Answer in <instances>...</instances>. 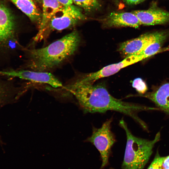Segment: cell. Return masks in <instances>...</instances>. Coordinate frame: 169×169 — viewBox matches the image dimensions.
I'll list each match as a JSON object with an SVG mask.
<instances>
[{
  "instance_id": "3",
  "label": "cell",
  "mask_w": 169,
  "mask_h": 169,
  "mask_svg": "<svg viewBox=\"0 0 169 169\" xmlns=\"http://www.w3.org/2000/svg\"><path fill=\"white\" fill-rule=\"evenodd\" d=\"M119 125L124 130L126 143L121 169H143L151 156L155 144L159 141L160 132L152 140L138 137L133 135L122 119Z\"/></svg>"
},
{
  "instance_id": "14",
  "label": "cell",
  "mask_w": 169,
  "mask_h": 169,
  "mask_svg": "<svg viewBox=\"0 0 169 169\" xmlns=\"http://www.w3.org/2000/svg\"><path fill=\"white\" fill-rule=\"evenodd\" d=\"M11 1L32 22L38 24L39 27L41 21L42 13L36 6L34 0Z\"/></svg>"
},
{
  "instance_id": "22",
  "label": "cell",
  "mask_w": 169,
  "mask_h": 169,
  "mask_svg": "<svg viewBox=\"0 0 169 169\" xmlns=\"http://www.w3.org/2000/svg\"><path fill=\"white\" fill-rule=\"evenodd\" d=\"M36 3H37L39 4H41L42 3V0H34Z\"/></svg>"
},
{
  "instance_id": "12",
  "label": "cell",
  "mask_w": 169,
  "mask_h": 169,
  "mask_svg": "<svg viewBox=\"0 0 169 169\" xmlns=\"http://www.w3.org/2000/svg\"><path fill=\"white\" fill-rule=\"evenodd\" d=\"M135 96L144 97L151 100L159 110L169 115V82L162 84L152 92Z\"/></svg>"
},
{
  "instance_id": "18",
  "label": "cell",
  "mask_w": 169,
  "mask_h": 169,
  "mask_svg": "<svg viewBox=\"0 0 169 169\" xmlns=\"http://www.w3.org/2000/svg\"><path fill=\"white\" fill-rule=\"evenodd\" d=\"M165 157L161 156L157 152L147 169H163L162 164Z\"/></svg>"
},
{
  "instance_id": "24",
  "label": "cell",
  "mask_w": 169,
  "mask_h": 169,
  "mask_svg": "<svg viewBox=\"0 0 169 169\" xmlns=\"http://www.w3.org/2000/svg\"></svg>"
},
{
  "instance_id": "16",
  "label": "cell",
  "mask_w": 169,
  "mask_h": 169,
  "mask_svg": "<svg viewBox=\"0 0 169 169\" xmlns=\"http://www.w3.org/2000/svg\"><path fill=\"white\" fill-rule=\"evenodd\" d=\"M76 5L87 12H91L98 9L100 5L98 0H72Z\"/></svg>"
},
{
  "instance_id": "1",
  "label": "cell",
  "mask_w": 169,
  "mask_h": 169,
  "mask_svg": "<svg viewBox=\"0 0 169 169\" xmlns=\"http://www.w3.org/2000/svg\"><path fill=\"white\" fill-rule=\"evenodd\" d=\"M69 90L76 97L85 113H104L115 111L127 115L148 131L146 124L138 116L145 110H156L157 108L124 101L112 96L103 84L93 85L77 79L69 86Z\"/></svg>"
},
{
  "instance_id": "19",
  "label": "cell",
  "mask_w": 169,
  "mask_h": 169,
  "mask_svg": "<svg viewBox=\"0 0 169 169\" xmlns=\"http://www.w3.org/2000/svg\"><path fill=\"white\" fill-rule=\"evenodd\" d=\"M162 166L163 169H169V155L165 157Z\"/></svg>"
},
{
  "instance_id": "7",
  "label": "cell",
  "mask_w": 169,
  "mask_h": 169,
  "mask_svg": "<svg viewBox=\"0 0 169 169\" xmlns=\"http://www.w3.org/2000/svg\"><path fill=\"white\" fill-rule=\"evenodd\" d=\"M0 75L18 78L35 83L47 84L54 88L62 86L61 82L55 76L48 72L24 70H0Z\"/></svg>"
},
{
  "instance_id": "20",
  "label": "cell",
  "mask_w": 169,
  "mask_h": 169,
  "mask_svg": "<svg viewBox=\"0 0 169 169\" xmlns=\"http://www.w3.org/2000/svg\"><path fill=\"white\" fill-rule=\"evenodd\" d=\"M63 6H67L73 4L72 0H58Z\"/></svg>"
},
{
  "instance_id": "23",
  "label": "cell",
  "mask_w": 169,
  "mask_h": 169,
  "mask_svg": "<svg viewBox=\"0 0 169 169\" xmlns=\"http://www.w3.org/2000/svg\"><path fill=\"white\" fill-rule=\"evenodd\" d=\"M109 169H114L111 167V168H110Z\"/></svg>"
},
{
  "instance_id": "10",
  "label": "cell",
  "mask_w": 169,
  "mask_h": 169,
  "mask_svg": "<svg viewBox=\"0 0 169 169\" xmlns=\"http://www.w3.org/2000/svg\"><path fill=\"white\" fill-rule=\"evenodd\" d=\"M141 25H154L169 23V12L156 8L132 12Z\"/></svg>"
},
{
  "instance_id": "17",
  "label": "cell",
  "mask_w": 169,
  "mask_h": 169,
  "mask_svg": "<svg viewBox=\"0 0 169 169\" xmlns=\"http://www.w3.org/2000/svg\"><path fill=\"white\" fill-rule=\"evenodd\" d=\"M132 86L135 88L140 95L146 93L147 90V87L146 83L141 78L134 79L132 82Z\"/></svg>"
},
{
  "instance_id": "8",
  "label": "cell",
  "mask_w": 169,
  "mask_h": 169,
  "mask_svg": "<svg viewBox=\"0 0 169 169\" xmlns=\"http://www.w3.org/2000/svg\"><path fill=\"white\" fill-rule=\"evenodd\" d=\"M15 25L10 10L0 3V48H8L11 43L16 41Z\"/></svg>"
},
{
  "instance_id": "2",
  "label": "cell",
  "mask_w": 169,
  "mask_h": 169,
  "mask_svg": "<svg viewBox=\"0 0 169 169\" xmlns=\"http://www.w3.org/2000/svg\"><path fill=\"white\" fill-rule=\"evenodd\" d=\"M80 41L78 33L74 31L45 47L28 50L26 67L30 70L48 72L73 55Z\"/></svg>"
},
{
  "instance_id": "13",
  "label": "cell",
  "mask_w": 169,
  "mask_h": 169,
  "mask_svg": "<svg viewBox=\"0 0 169 169\" xmlns=\"http://www.w3.org/2000/svg\"><path fill=\"white\" fill-rule=\"evenodd\" d=\"M42 18L37 33L33 39V42L39 41L46 27L53 16L63 7L58 0H42Z\"/></svg>"
},
{
  "instance_id": "15",
  "label": "cell",
  "mask_w": 169,
  "mask_h": 169,
  "mask_svg": "<svg viewBox=\"0 0 169 169\" xmlns=\"http://www.w3.org/2000/svg\"><path fill=\"white\" fill-rule=\"evenodd\" d=\"M15 91L9 83L0 81V109L15 100ZM1 141L0 137V141Z\"/></svg>"
},
{
  "instance_id": "4",
  "label": "cell",
  "mask_w": 169,
  "mask_h": 169,
  "mask_svg": "<svg viewBox=\"0 0 169 169\" xmlns=\"http://www.w3.org/2000/svg\"><path fill=\"white\" fill-rule=\"evenodd\" d=\"M85 18L80 8L73 4L63 6L51 18L39 41L46 38L52 31L62 30L71 28Z\"/></svg>"
},
{
  "instance_id": "6",
  "label": "cell",
  "mask_w": 169,
  "mask_h": 169,
  "mask_svg": "<svg viewBox=\"0 0 169 169\" xmlns=\"http://www.w3.org/2000/svg\"><path fill=\"white\" fill-rule=\"evenodd\" d=\"M168 35V32L165 31L146 33L121 43L119 50L127 57L140 51L154 42L162 39L165 40Z\"/></svg>"
},
{
  "instance_id": "5",
  "label": "cell",
  "mask_w": 169,
  "mask_h": 169,
  "mask_svg": "<svg viewBox=\"0 0 169 169\" xmlns=\"http://www.w3.org/2000/svg\"><path fill=\"white\" fill-rule=\"evenodd\" d=\"M112 118L105 122L99 128H93L91 135L87 141L92 143L99 152L102 163L100 169L109 164L111 148L115 142L114 134L111 130Z\"/></svg>"
},
{
  "instance_id": "9",
  "label": "cell",
  "mask_w": 169,
  "mask_h": 169,
  "mask_svg": "<svg viewBox=\"0 0 169 169\" xmlns=\"http://www.w3.org/2000/svg\"><path fill=\"white\" fill-rule=\"evenodd\" d=\"M141 61L136 54L126 57L122 61L105 66L96 72L85 75L78 79L80 81L93 84L100 78L112 75L120 69Z\"/></svg>"
},
{
  "instance_id": "11",
  "label": "cell",
  "mask_w": 169,
  "mask_h": 169,
  "mask_svg": "<svg viewBox=\"0 0 169 169\" xmlns=\"http://www.w3.org/2000/svg\"><path fill=\"white\" fill-rule=\"evenodd\" d=\"M102 21L104 25L107 27H130L137 28L141 25L132 12H112Z\"/></svg>"
},
{
  "instance_id": "21",
  "label": "cell",
  "mask_w": 169,
  "mask_h": 169,
  "mask_svg": "<svg viewBox=\"0 0 169 169\" xmlns=\"http://www.w3.org/2000/svg\"><path fill=\"white\" fill-rule=\"evenodd\" d=\"M128 4L136 5L141 3L146 0H124Z\"/></svg>"
}]
</instances>
